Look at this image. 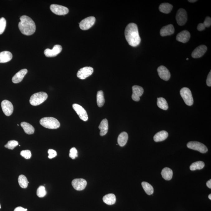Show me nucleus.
Instances as JSON below:
<instances>
[{"label":"nucleus","mask_w":211,"mask_h":211,"mask_svg":"<svg viewBox=\"0 0 211 211\" xmlns=\"http://www.w3.org/2000/svg\"><path fill=\"white\" fill-rule=\"evenodd\" d=\"M203 24L205 27H210L211 25V18L210 17H206L205 19L204 23H203Z\"/></svg>","instance_id":"40"},{"label":"nucleus","mask_w":211,"mask_h":211,"mask_svg":"<svg viewBox=\"0 0 211 211\" xmlns=\"http://www.w3.org/2000/svg\"><path fill=\"white\" fill-rule=\"evenodd\" d=\"M157 104L160 108L166 110L168 109V104L165 99L163 98H157Z\"/></svg>","instance_id":"29"},{"label":"nucleus","mask_w":211,"mask_h":211,"mask_svg":"<svg viewBox=\"0 0 211 211\" xmlns=\"http://www.w3.org/2000/svg\"><path fill=\"white\" fill-rule=\"evenodd\" d=\"M27 73V70L26 69H23L20 70L15 74L12 79V82L14 84H18L21 82L24 78L25 75Z\"/></svg>","instance_id":"20"},{"label":"nucleus","mask_w":211,"mask_h":211,"mask_svg":"<svg viewBox=\"0 0 211 211\" xmlns=\"http://www.w3.org/2000/svg\"><path fill=\"white\" fill-rule=\"evenodd\" d=\"M36 194L37 196L39 198H43L45 196L46 194H47V192H46L45 188L44 186H40L37 190Z\"/></svg>","instance_id":"34"},{"label":"nucleus","mask_w":211,"mask_h":211,"mask_svg":"<svg viewBox=\"0 0 211 211\" xmlns=\"http://www.w3.org/2000/svg\"><path fill=\"white\" fill-rule=\"evenodd\" d=\"M125 36L128 44L132 47H137L141 42L137 26L135 23H129L126 26Z\"/></svg>","instance_id":"1"},{"label":"nucleus","mask_w":211,"mask_h":211,"mask_svg":"<svg viewBox=\"0 0 211 211\" xmlns=\"http://www.w3.org/2000/svg\"><path fill=\"white\" fill-rule=\"evenodd\" d=\"M20 154H21L22 156L26 159H30L31 157V152L29 150L22 151Z\"/></svg>","instance_id":"37"},{"label":"nucleus","mask_w":211,"mask_h":211,"mask_svg":"<svg viewBox=\"0 0 211 211\" xmlns=\"http://www.w3.org/2000/svg\"><path fill=\"white\" fill-rule=\"evenodd\" d=\"M206 84L208 86L210 87L211 86V71L209 72L208 74L207 79L206 81Z\"/></svg>","instance_id":"41"},{"label":"nucleus","mask_w":211,"mask_h":211,"mask_svg":"<svg viewBox=\"0 0 211 211\" xmlns=\"http://www.w3.org/2000/svg\"><path fill=\"white\" fill-rule=\"evenodd\" d=\"M50 10L55 14L64 15L69 13V10L67 7L57 4H52L50 6Z\"/></svg>","instance_id":"9"},{"label":"nucleus","mask_w":211,"mask_h":211,"mask_svg":"<svg viewBox=\"0 0 211 211\" xmlns=\"http://www.w3.org/2000/svg\"><path fill=\"white\" fill-rule=\"evenodd\" d=\"M168 133L165 131H161L156 134L154 137V141L159 142L165 141L168 137Z\"/></svg>","instance_id":"23"},{"label":"nucleus","mask_w":211,"mask_h":211,"mask_svg":"<svg viewBox=\"0 0 211 211\" xmlns=\"http://www.w3.org/2000/svg\"><path fill=\"white\" fill-rule=\"evenodd\" d=\"M48 98L47 93L44 92H40L34 94L31 97L30 103L32 105H39L44 103Z\"/></svg>","instance_id":"4"},{"label":"nucleus","mask_w":211,"mask_h":211,"mask_svg":"<svg viewBox=\"0 0 211 211\" xmlns=\"http://www.w3.org/2000/svg\"><path fill=\"white\" fill-rule=\"evenodd\" d=\"M93 72V68L90 67H85L80 69L77 73V75L80 79H84L91 75Z\"/></svg>","instance_id":"11"},{"label":"nucleus","mask_w":211,"mask_h":211,"mask_svg":"<svg viewBox=\"0 0 211 211\" xmlns=\"http://www.w3.org/2000/svg\"><path fill=\"white\" fill-rule=\"evenodd\" d=\"M205 164L202 161H198L194 162L191 165L190 169L191 170L194 171L196 170H201L204 167Z\"/></svg>","instance_id":"33"},{"label":"nucleus","mask_w":211,"mask_h":211,"mask_svg":"<svg viewBox=\"0 0 211 211\" xmlns=\"http://www.w3.org/2000/svg\"><path fill=\"white\" fill-rule=\"evenodd\" d=\"M161 175L164 179L169 181L172 179L173 176L172 170L168 167L164 168L161 172Z\"/></svg>","instance_id":"26"},{"label":"nucleus","mask_w":211,"mask_h":211,"mask_svg":"<svg viewBox=\"0 0 211 211\" xmlns=\"http://www.w3.org/2000/svg\"><path fill=\"white\" fill-rule=\"evenodd\" d=\"M206 185L207 187L211 189V180H209V181H208L206 183Z\"/></svg>","instance_id":"44"},{"label":"nucleus","mask_w":211,"mask_h":211,"mask_svg":"<svg viewBox=\"0 0 211 211\" xmlns=\"http://www.w3.org/2000/svg\"><path fill=\"white\" fill-rule=\"evenodd\" d=\"M209 199H211V194H209Z\"/></svg>","instance_id":"46"},{"label":"nucleus","mask_w":211,"mask_h":211,"mask_svg":"<svg viewBox=\"0 0 211 211\" xmlns=\"http://www.w3.org/2000/svg\"><path fill=\"white\" fill-rule=\"evenodd\" d=\"M48 153L49 154L48 158L49 159H52L57 156V152L56 151L52 149H49L48 151Z\"/></svg>","instance_id":"39"},{"label":"nucleus","mask_w":211,"mask_h":211,"mask_svg":"<svg viewBox=\"0 0 211 211\" xmlns=\"http://www.w3.org/2000/svg\"><path fill=\"white\" fill-rule=\"evenodd\" d=\"M21 21L18 26L20 31L23 35L30 36L35 33L36 25L31 18L26 15H23L20 18Z\"/></svg>","instance_id":"2"},{"label":"nucleus","mask_w":211,"mask_h":211,"mask_svg":"<svg viewBox=\"0 0 211 211\" xmlns=\"http://www.w3.org/2000/svg\"><path fill=\"white\" fill-rule=\"evenodd\" d=\"M7 22L5 18H0V35L2 34L5 30Z\"/></svg>","instance_id":"36"},{"label":"nucleus","mask_w":211,"mask_h":211,"mask_svg":"<svg viewBox=\"0 0 211 211\" xmlns=\"http://www.w3.org/2000/svg\"><path fill=\"white\" fill-rule=\"evenodd\" d=\"M78 156V151L75 147H72L70 149L69 157L72 159H75Z\"/></svg>","instance_id":"38"},{"label":"nucleus","mask_w":211,"mask_h":211,"mask_svg":"<svg viewBox=\"0 0 211 211\" xmlns=\"http://www.w3.org/2000/svg\"><path fill=\"white\" fill-rule=\"evenodd\" d=\"M173 6L168 3H164L160 5L159 10L163 13L168 14L171 11Z\"/></svg>","instance_id":"28"},{"label":"nucleus","mask_w":211,"mask_h":211,"mask_svg":"<svg viewBox=\"0 0 211 211\" xmlns=\"http://www.w3.org/2000/svg\"><path fill=\"white\" fill-rule=\"evenodd\" d=\"M180 94L183 101L187 105H192L194 103V100L192 92L190 89L187 87L183 88L180 90Z\"/></svg>","instance_id":"5"},{"label":"nucleus","mask_w":211,"mask_h":211,"mask_svg":"<svg viewBox=\"0 0 211 211\" xmlns=\"http://www.w3.org/2000/svg\"><path fill=\"white\" fill-rule=\"evenodd\" d=\"M187 147L189 149L198 151L202 153H205L208 151L207 147L205 145L198 141H190L187 143Z\"/></svg>","instance_id":"6"},{"label":"nucleus","mask_w":211,"mask_h":211,"mask_svg":"<svg viewBox=\"0 0 211 211\" xmlns=\"http://www.w3.org/2000/svg\"><path fill=\"white\" fill-rule=\"evenodd\" d=\"M1 105L4 114L7 116H10L13 111V107L11 102L5 100L2 102Z\"/></svg>","instance_id":"13"},{"label":"nucleus","mask_w":211,"mask_h":211,"mask_svg":"<svg viewBox=\"0 0 211 211\" xmlns=\"http://www.w3.org/2000/svg\"><path fill=\"white\" fill-rule=\"evenodd\" d=\"M206 27L203 25V23H200L198 24L197 29H198L199 31H202L205 29Z\"/></svg>","instance_id":"42"},{"label":"nucleus","mask_w":211,"mask_h":211,"mask_svg":"<svg viewBox=\"0 0 211 211\" xmlns=\"http://www.w3.org/2000/svg\"><path fill=\"white\" fill-rule=\"evenodd\" d=\"M72 185L75 190L81 191L85 188L87 185V181L82 178L75 179L72 180Z\"/></svg>","instance_id":"14"},{"label":"nucleus","mask_w":211,"mask_h":211,"mask_svg":"<svg viewBox=\"0 0 211 211\" xmlns=\"http://www.w3.org/2000/svg\"><path fill=\"white\" fill-rule=\"evenodd\" d=\"M40 124L43 127L50 129H56L60 126L59 121L56 118L52 117H44L40 120Z\"/></svg>","instance_id":"3"},{"label":"nucleus","mask_w":211,"mask_h":211,"mask_svg":"<svg viewBox=\"0 0 211 211\" xmlns=\"http://www.w3.org/2000/svg\"><path fill=\"white\" fill-rule=\"evenodd\" d=\"M18 182L20 187L23 189L26 188L29 183L27 178L24 175H19L18 178Z\"/></svg>","instance_id":"32"},{"label":"nucleus","mask_w":211,"mask_h":211,"mask_svg":"<svg viewBox=\"0 0 211 211\" xmlns=\"http://www.w3.org/2000/svg\"><path fill=\"white\" fill-rule=\"evenodd\" d=\"M97 102L98 105L99 107H102L104 104L105 99L104 93L103 91H98L97 95Z\"/></svg>","instance_id":"30"},{"label":"nucleus","mask_w":211,"mask_h":211,"mask_svg":"<svg viewBox=\"0 0 211 211\" xmlns=\"http://www.w3.org/2000/svg\"><path fill=\"white\" fill-rule=\"evenodd\" d=\"M207 47L205 45L198 46L193 50L192 53V56L194 58L201 57L206 53Z\"/></svg>","instance_id":"17"},{"label":"nucleus","mask_w":211,"mask_h":211,"mask_svg":"<svg viewBox=\"0 0 211 211\" xmlns=\"http://www.w3.org/2000/svg\"><path fill=\"white\" fill-rule=\"evenodd\" d=\"M62 50V47L59 45H56L53 47V49H46L44 50V53L45 56L47 57H54L56 56L59 54Z\"/></svg>","instance_id":"12"},{"label":"nucleus","mask_w":211,"mask_h":211,"mask_svg":"<svg viewBox=\"0 0 211 211\" xmlns=\"http://www.w3.org/2000/svg\"><path fill=\"white\" fill-rule=\"evenodd\" d=\"M187 60H189V58H187Z\"/></svg>","instance_id":"48"},{"label":"nucleus","mask_w":211,"mask_h":211,"mask_svg":"<svg viewBox=\"0 0 211 211\" xmlns=\"http://www.w3.org/2000/svg\"><path fill=\"white\" fill-rule=\"evenodd\" d=\"M158 75L160 78L164 80L168 81L170 78V73L167 68L164 66L161 65L158 67L157 69Z\"/></svg>","instance_id":"15"},{"label":"nucleus","mask_w":211,"mask_h":211,"mask_svg":"<svg viewBox=\"0 0 211 211\" xmlns=\"http://www.w3.org/2000/svg\"><path fill=\"white\" fill-rule=\"evenodd\" d=\"M175 31L173 25L169 24L162 27L160 31V34L162 36H169L175 33Z\"/></svg>","instance_id":"19"},{"label":"nucleus","mask_w":211,"mask_h":211,"mask_svg":"<svg viewBox=\"0 0 211 211\" xmlns=\"http://www.w3.org/2000/svg\"><path fill=\"white\" fill-rule=\"evenodd\" d=\"M1 208V204H0V209Z\"/></svg>","instance_id":"47"},{"label":"nucleus","mask_w":211,"mask_h":211,"mask_svg":"<svg viewBox=\"0 0 211 211\" xmlns=\"http://www.w3.org/2000/svg\"><path fill=\"white\" fill-rule=\"evenodd\" d=\"M177 23L180 26L184 25L187 21V15L186 10L180 8L178 11L176 15Z\"/></svg>","instance_id":"8"},{"label":"nucleus","mask_w":211,"mask_h":211,"mask_svg":"<svg viewBox=\"0 0 211 211\" xmlns=\"http://www.w3.org/2000/svg\"><path fill=\"white\" fill-rule=\"evenodd\" d=\"M27 209H24V208L21 206L15 208L14 211H27Z\"/></svg>","instance_id":"43"},{"label":"nucleus","mask_w":211,"mask_h":211,"mask_svg":"<svg viewBox=\"0 0 211 211\" xmlns=\"http://www.w3.org/2000/svg\"><path fill=\"white\" fill-rule=\"evenodd\" d=\"M21 126L24 129L25 132L27 134L31 135L34 133L35 128L33 126L26 122H22Z\"/></svg>","instance_id":"27"},{"label":"nucleus","mask_w":211,"mask_h":211,"mask_svg":"<svg viewBox=\"0 0 211 211\" xmlns=\"http://www.w3.org/2000/svg\"><path fill=\"white\" fill-rule=\"evenodd\" d=\"M95 18L94 17H89L84 18L79 23V27L83 30H89L94 24Z\"/></svg>","instance_id":"7"},{"label":"nucleus","mask_w":211,"mask_h":211,"mask_svg":"<svg viewBox=\"0 0 211 211\" xmlns=\"http://www.w3.org/2000/svg\"><path fill=\"white\" fill-rule=\"evenodd\" d=\"M13 55L11 52L8 51H4L0 52V63H5L11 60Z\"/></svg>","instance_id":"21"},{"label":"nucleus","mask_w":211,"mask_h":211,"mask_svg":"<svg viewBox=\"0 0 211 211\" xmlns=\"http://www.w3.org/2000/svg\"><path fill=\"white\" fill-rule=\"evenodd\" d=\"M18 145V142L17 141H15V140H12V141H9L7 144L5 145V147L7 149L13 150Z\"/></svg>","instance_id":"35"},{"label":"nucleus","mask_w":211,"mask_h":211,"mask_svg":"<svg viewBox=\"0 0 211 211\" xmlns=\"http://www.w3.org/2000/svg\"><path fill=\"white\" fill-rule=\"evenodd\" d=\"M128 139V135L126 132H123L119 135L118 137L117 141L118 145L121 147H123L127 143Z\"/></svg>","instance_id":"25"},{"label":"nucleus","mask_w":211,"mask_h":211,"mask_svg":"<svg viewBox=\"0 0 211 211\" xmlns=\"http://www.w3.org/2000/svg\"><path fill=\"white\" fill-rule=\"evenodd\" d=\"M98 128L101 130L100 135L101 136L107 134L108 130V123L107 119H104L101 121L98 126Z\"/></svg>","instance_id":"22"},{"label":"nucleus","mask_w":211,"mask_h":211,"mask_svg":"<svg viewBox=\"0 0 211 211\" xmlns=\"http://www.w3.org/2000/svg\"><path fill=\"white\" fill-rule=\"evenodd\" d=\"M141 185H142L145 192H146V193L147 195H152L153 193V187L149 183L146 182H142V183H141Z\"/></svg>","instance_id":"31"},{"label":"nucleus","mask_w":211,"mask_h":211,"mask_svg":"<svg viewBox=\"0 0 211 211\" xmlns=\"http://www.w3.org/2000/svg\"><path fill=\"white\" fill-rule=\"evenodd\" d=\"M72 107L81 119L84 121H88V116L87 112L84 108L80 105L77 104H74L72 105Z\"/></svg>","instance_id":"10"},{"label":"nucleus","mask_w":211,"mask_h":211,"mask_svg":"<svg viewBox=\"0 0 211 211\" xmlns=\"http://www.w3.org/2000/svg\"><path fill=\"white\" fill-rule=\"evenodd\" d=\"M103 201L106 204L111 205L114 204L116 202V197L113 194H109L103 197Z\"/></svg>","instance_id":"24"},{"label":"nucleus","mask_w":211,"mask_h":211,"mask_svg":"<svg viewBox=\"0 0 211 211\" xmlns=\"http://www.w3.org/2000/svg\"><path fill=\"white\" fill-rule=\"evenodd\" d=\"M189 2H196L197 1V0H189L188 1Z\"/></svg>","instance_id":"45"},{"label":"nucleus","mask_w":211,"mask_h":211,"mask_svg":"<svg viewBox=\"0 0 211 211\" xmlns=\"http://www.w3.org/2000/svg\"><path fill=\"white\" fill-rule=\"evenodd\" d=\"M190 34L187 30L183 31L177 35V41L183 43H187L190 40Z\"/></svg>","instance_id":"18"},{"label":"nucleus","mask_w":211,"mask_h":211,"mask_svg":"<svg viewBox=\"0 0 211 211\" xmlns=\"http://www.w3.org/2000/svg\"><path fill=\"white\" fill-rule=\"evenodd\" d=\"M133 94L132 95V99L135 101H139L140 97L143 95L144 90L142 87L137 85H134L132 87Z\"/></svg>","instance_id":"16"}]
</instances>
